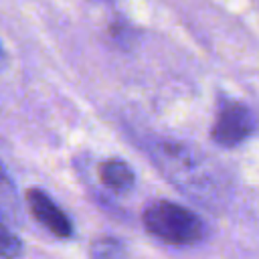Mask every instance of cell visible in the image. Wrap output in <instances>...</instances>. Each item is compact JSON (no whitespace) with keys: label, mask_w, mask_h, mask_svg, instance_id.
I'll return each mask as SVG.
<instances>
[{"label":"cell","mask_w":259,"mask_h":259,"mask_svg":"<svg viewBox=\"0 0 259 259\" xmlns=\"http://www.w3.org/2000/svg\"><path fill=\"white\" fill-rule=\"evenodd\" d=\"M144 225L148 233L170 245H194L204 237L202 221L192 210L168 200L148 204L144 208Z\"/></svg>","instance_id":"6da1fadb"},{"label":"cell","mask_w":259,"mask_h":259,"mask_svg":"<svg viewBox=\"0 0 259 259\" xmlns=\"http://www.w3.org/2000/svg\"><path fill=\"white\" fill-rule=\"evenodd\" d=\"M253 132V115L247 105L239 101L225 99L219 107L214 125L210 130V138L225 148H233L241 144Z\"/></svg>","instance_id":"7a4b0ae2"},{"label":"cell","mask_w":259,"mask_h":259,"mask_svg":"<svg viewBox=\"0 0 259 259\" xmlns=\"http://www.w3.org/2000/svg\"><path fill=\"white\" fill-rule=\"evenodd\" d=\"M0 243H2V257L4 259H16L22 251V245L18 241L16 235H12L8 231V227L2 225V235H0Z\"/></svg>","instance_id":"8992f818"},{"label":"cell","mask_w":259,"mask_h":259,"mask_svg":"<svg viewBox=\"0 0 259 259\" xmlns=\"http://www.w3.org/2000/svg\"><path fill=\"white\" fill-rule=\"evenodd\" d=\"M91 259H125V249L117 239L101 237L91 245Z\"/></svg>","instance_id":"5b68a950"},{"label":"cell","mask_w":259,"mask_h":259,"mask_svg":"<svg viewBox=\"0 0 259 259\" xmlns=\"http://www.w3.org/2000/svg\"><path fill=\"white\" fill-rule=\"evenodd\" d=\"M26 202L28 208L32 212V217L45 227L49 229L55 237L59 239H67L73 233V225L69 221V217L55 204V200L40 188H28L26 190Z\"/></svg>","instance_id":"3957f363"},{"label":"cell","mask_w":259,"mask_h":259,"mask_svg":"<svg viewBox=\"0 0 259 259\" xmlns=\"http://www.w3.org/2000/svg\"><path fill=\"white\" fill-rule=\"evenodd\" d=\"M99 180L115 192H123L134 186V172L132 168L119 158H107L99 164Z\"/></svg>","instance_id":"277c9868"}]
</instances>
